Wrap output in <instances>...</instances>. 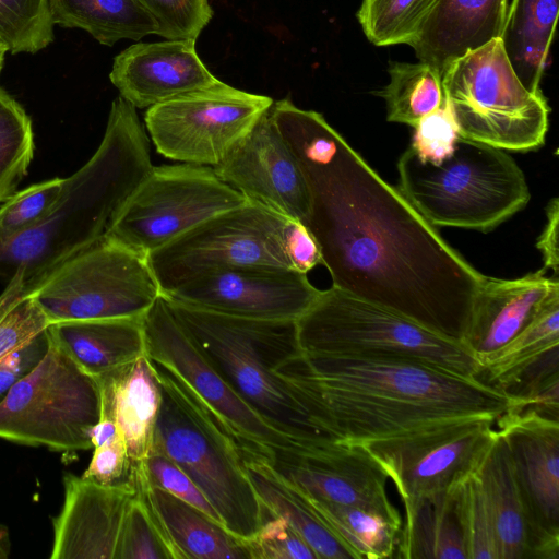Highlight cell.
<instances>
[{
  "label": "cell",
  "mask_w": 559,
  "mask_h": 559,
  "mask_svg": "<svg viewBox=\"0 0 559 559\" xmlns=\"http://www.w3.org/2000/svg\"><path fill=\"white\" fill-rule=\"evenodd\" d=\"M155 19L158 36L197 39L213 16L207 0H136Z\"/></svg>",
  "instance_id": "obj_42"
},
{
  "label": "cell",
  "mask_w": 559,
  "mask_h": 559,
  "mask_svg": "<svg viewBox=\"0 0 559 559\" xmlns=\"http://www.w3.org/2000/svg\"><path fill=\"white\" fill-rule=\"evenodd\" d=\"M8 51L9 50H8L7 46L4 44L0 43V74H1V70L3 68L4 56Z\"/></svg>",
  "instance_id": "obj_50"
},
{
  "label": "cell",
  "mask_w": 559,
  "mask_h": 559,
  "mask_svg": "<svg viewBox=\"0 0 559 559\" xmlns=\"http://www.w3.org/2000/svg\"><path fill=\"white\" fill-rule=\"evenodd\" d=\"M306 496L317 515L352 552L354 559H384L394 556L402 526L362 508Z\"/></svg>",
  "instance_id": "obj_33"
},
{
  "label": "cell",
  "mask_w": 559,
  "mask_h": 559,
  "mask_svg": "<svg viewBox=\"0 0 559 559\" xmlns=\"http://www.w3.org/2000/svg\"><path fill=\"white\" fill-rule=\"evenodd\" d=\"M195 40L139 43L114 59L109 79L120 96L144 109L214 85V76L198 56Z\"/></svg>",
  "instance_id": "obj_21"
},
{
  "label": "cell",
  "mask_w": 559,
  "mask_h": 559,
  "mask_svg": "<svg viewBox=\"0 0 559 559\" xmlns=\"http://www.w3.org/2000/svg\"><path fill=\"white\" fill-rule=\"evenodd\" d=\"M496 423L530 518L534 559H559V420L507 412Z\"/></svg>",
  "instance_id": "obj_17"
},
{
  "label": "cell",
  "mask_w": 559,
  "mask_h": 559,
  "mask_svg": "<svg viewBox=\"0 0 559 559\" xmlns=\"http://www.w3.org/2000/svg\"><path fill=\"white\" fill-rule=\"evenodd\" d=\"M265 461L310 497L362 508L402 526L388 495V475L359 444L325 440L302 449L276 450Z\"/></svg>",
  "instance_id": "obj_16"
},
{
  "label": "cell",
  "mask_w": 559,
  "mask_h": 559,
  "mask_svg": "<svg viewBox=\"0 0 559 559\" xmlns=\"http://www.w3.org/2000/svg\"><path fill=\"white\" fill-rule=\"evenodd\" d=\"M148 361L160 392L152 448L191 478L231 534L249 539L272 515L249 479L240 449L180 377Z\"/></svg>",
  "instance_id": "obj_5"
},
{
  "label": "cell",
  "mask_w": 559,
  "mask_h": 559,
  "mask_svg": "<svg viewBox=\"0 0 559 559\" xmlns=\"http://www.w3.org/2000/svg\"><path fill=\"white\" fill-rule=\"evenodd\" d=\"M320 292L306 273L282 267H246L209 273L162 295L228 316L297 320Z\"/></svg>",
  "instance_id": "obj_18"
},
{
  "label": "cell",
  "mask_w": 559,
  "mask_h": 559,
  "mask_svg": "<svg viewBox=\"0 0 559 559\" xmlns=\"http://www.w3.org/2000/svg\"><path fill=\"white\" fill-rule=\"evenodd\" d=\"M557 289L558 278L547 277L545 267L515 280L484 275L461 343L480 364L524 330Z\"/></svg>",
  "instance_id": "obj_22"
},
{
  "label": "cell",
  "mask_w": 559,
  "mask_h": 559,
  "mask_svg": "<svg viewBox=\"0 0 559 559\" xmlns=\"http://www.w3.org/2000/svg\"><path fill=\"white\" fill-rule=\"evenodd\" d=\"M100 392V417L112 419L124 440L130 477L142 468L152 449L160 406V392L145 355L96 379Z\"/></svg>",
  "instance_id": "obj_24"
},
{
  "label": "cell",
  "mask_w": 559,
  "mask_h": 559,
  "mask_svg": "<svg viewBox=\"0 0 559 559\" xmlns=\"http://www.w3.org/2000/svg\"><path fill=\"white\" fill-rule=\"evenodd\" d=\"M145 467L148 478L154 486L222 523L216 511L203 492L191 478L163 452L152 448L146 457Z\"/></svg>",
  "instance_id": "obj_44"
},
{
  "label": "cell",
  "mask_w": 559,
  "mask_h": 559,
  "mask_svg": "<svg viewBox=\"0 0 559 559\" xmlns=\"http://www.w3.org/2000/svg\"><path fill=\"white\" fill-rule=\"evenodd\" d=\"M397 173L400 191L435 227L488 233L531 198L523 171L504 150L460 135L433 158L409 145Z\"/></svg>",
  "instance_id": "obj_6"
},
{
  "label": "cell",
  "mask_w": 559,
  "mask_h": 559,
  "mask_svg": "<svg viewBox=\"0 0 559 559\" xmlns=\"http://www.w3.org/2000/svg\"><path fill=\"white\" fill-rule=\"evenodd\" d=\"M243 463L269 513L284 519L312 548L318 559H354L298 487L281 476L264 459L243 456Z\"/></svg>",
  "instance_id": "obj_29"
},
{
  "label": "cell",
  "mask_w": 559,
  "mask_h": 559,
  "mask_svg": "<svg viewBox=\"0 0 559 559\" xmlns=\"http://www.w3.org/2000/svg\"><path fill=\"white\" fill-rule=\"evenodd\" d=\"M152 167L150 139L135 107L118 96L98 147L64 178L49 214L38 225L0 239V277L22 270L27 292L58 263L100 239Z\"/></svg>",
  "instance_id": "obj_3"
},
{
  "label": "cell",
  "mask_w": 559,
  "mask_h": 559,
  "mask_svg": "<svg viewBox=\"0 0 559 559\" xmlns=\"http://www.w3.org/2000/svg\"><path fill=\"white\" fill-rule=\"evenodd\" d=\"M559 0H512L500 37L506 56L523 85L533 92L548 61Z\"/></svg>",
  "instance_id": "obj_30"
},
{
  "label": "cell",
  "mask_w": 559,
  "mask_h": 559,
  "mask_svg": "<svg viewBox=\"0 0 559 559\" xmlns=\"http://www.w3.org/2000/svg\"><path fill=\"white\" fill-rule=\"evenodd\" d=\"M118 559H178L156 512L138 490L127 514Z\"/></svg>",
  "instance_id": "obj_40"
},
{
  "label": "cell",
  "mask_w": 559,
  "mask_h": 559,
  "mask_svg": "<svg viewBox=\"0 0 559 559\" xmlns=\"http://www.w3.org/2000/svg\"><path fill=\"white\" fill-rule=\"evenodd\" d=\"M270 112L306 177L305 226L332 286L461 342L484 274L320 112L288 98Z\"/></svg>",
  "instance_id": "obj_1"
},
{
  "label": "cell",
  "mask_w": 559,
  "mask_h": 559,
  "mask_svg": "<svg viewBox=\"0 0 559 559\" xmlns=\"http://www.w3.org/2000/svg\"><path fill=\"white\" fill-rule=\"evenodd\" d=\"M213 169L247 201L306 225L310 212L308 183L270 109Z\"/></svg>",
  "instance_id": "obj_19"
},
{
  "label": "cell",
  "mask_w": 559,
  "mask_h": 559,
  "mask_svg": "<svg viewBox=\"0 0 559 559\" xmlns=\"http://www.w3.org/2000/svg\"><path fill=\"white\" fill-rule=\"evenodd\" d=\"M507 11L508 0H435L409 46L442 76L453 61L501 37Z\"/></svg>",
  "instance_id": "obj_23"
},
{
  "label": "cell",
  "mask_w": 559,
  "mask_h": 559,
  "mask_svg": "<svg viewBox=\"0 0 559 559\" xmlns=\"http://www.w3.org/2000/svg\"><path fill=\"white\" fill-rule=\"evenodd\" d=\"M64 178H51L15 191L0 206V239L38 225L57 203Z\"/></svg>",
  "instance_id": "obj_41"
},
{
  "label": "cell",
  "mask_w": 559,
  "mask_h": 559,
  "mask_svg": "<svg viewBox=\"0 0 559 559\" xmlns=\"http://www.w3.org/2000/svg\"><path fill=\"white\" fill-rule=\"evenodd\" d=\"M145 354L180 377L221 420L242 456L267 460L276 450L302 449L248 406L200 352L160 295L142 318Z\"/></svg>",
  "instance_id": "obj_15"
},
{
  "label": "cell",
  "mask_w": 559,
  "mask_h": 559,
  "mask_svg": "<svg viewBox=\"0 0 559 559\" xmlns=\"http://www.w3.org/2000/svg\"><path fill=\"white\" fill-rule=\"evenodd\" d=\"M457 135L445 105L415 128V135L409 145L421 155L433 158L441 155Z\"/></svg>",
  "instance_id": "obj_47"
},
{
  "label": "cell",
  "mask_w": 559,
  "mask_h": 559,
  "mask_svg": "<svg viewBox=\"0 0 559 559\" xmlns=\"http://www.w3.org/2000/svg\"><path fill=\"white\" fill-rule=\"evenodd\" d=\"M273 99L218 81L146 109L156 151L168 159L216 167L271 108Z\"/></svg>",
  "instance_id": "obj_14"
},
{
  "label": "cell",
  "mask_w": 559,
  "mask_h": 559,
  "mask_svg": "<svg viewBox=\"0 0 559 559\" xmlns=\"http://www.w3.org/2000/svg\"><path fill=\"white\" fill-rule=\"evenodd\" d=\"M164 298L211 366L265 423L302 447L329 440L275 373L300 352L296 320L241 318Z\"/></svg>",
  "instance_id": "obj_4"
},
{
  "label": "cell",
  "mask_w": 559,
  "mask_h": 559,
  "mask_svg": "<svg viewBox=\"0 0 559 559\" xmlns=\"http://www.w3.org/2000/svg\"><path fill=\"white\" fill-rule=\"evenodd\" d=\"M142 318L57 322L47 334L82 370L99 379L145 355Z\"/></svg>",
  "instance_id": "obj_26"
},
{
  "label": "cell",
  "mask_w": 559,
  "mask_h": 559,
  "mask_svg": "<svg viewBox=\"0 0 559 559\" xmlns=\"http://www.w3.org/2000/svg\"><path fill=\"white\" fill-rule=\"evenodd\" d=\"M63 488L62 508L52 519L50 559H118L135 487L105 486L67 473Z\"/></svg>",
  "instance_id": "obj_20"
},
{
  "label": "cell",
  "mask_w": 559,
  "mask_h": 559,
  "mask_svg": "<svg viewBox=\"0 0 559 559\" xmlns=\"http://www.w3.org/2000/svg\"><path fill=\"white\" fill-rule=\"evenodd\" d=\"M146 258L162 294L218 271L282 267L307 274L322 264L305 225L250 201L211 217Z\"/></svg>",
  "instance_id": "obj_7"
},
{
  "label": "cell",
  "mask_w": 559,
  "mask_h": 559,
  "mask_svg": "<svg viewBox=\"0 0 559 559\" xmlns=\"http://www.w3.org/2000/svg\"><path fill=\"white\" fill-rule=\"evenodd\" d=\"M397 557L467 559L452 489L421 501L400 532Z\"/></svg>",
  "instance_id": "obj_32"
},
{
  "label": "cell",
  "mask_w": 559,
  "mask_h": 559,
  "mask_svg": "<svg viewBox=\"0 0 559 559\" xmlns=\"http://www.w3.org/2000/svg\"><path fill=\"white\" fill-rule=\"evenodd\" d=\"M435 0H362L357 14L376 46L406 44L419 32Z\"/></svg>",
  "instance_id": "obj_36"
},
{
  "label": "cell",
  "mask_w": 559,
  "mask_h": 559,
  "mask_svg": "<svg viewBox=\"0 0 559 559\" xmlns=\"http://www.w3.org/2000/svg\"><path fill=\"white\" fill-rule=\"evenodd\" d=\"M26 295L52 324L140 318L162 290L146 257L105 235L49 270Z\"/></svg>",
  "instance_id": "obj_10"
},
{
  "label": "cell",
  "mask_w": 559,
  "mask_h": 559,
  "mask_svg": "<svg viewBox=\"0 0 559 559\" xmlns=\"http://www.w3.org/2000/svg\"><path fill=\"white\" fill-rule=\"evenodd\" d=\"M486 495L499 559H534V537L507 444L497 436L476 472Z\"/></svg>",
  "instance_id": "obj_27"
},
{
  "label": "cell",
  "mask_w": 559,
  "mask_h": 559,
  "mask_svg": "<svg viewBox=\"0 0 559 559\" xmlns=\"http://www.w3.org/2000/svg\"><path fill=\"white\" fill-rule=\"evenodd\" d=\"M246 202L212 167L186 163L153 166L105 235L147 257L211 217Z\"/></svg>",
  "instance_id": "obj_12"
},
{
  "label": "cell",
  "mask_w": 559,
  "mask_h": 559,
  "mask_svg": "<svg viewBox=\"0 0 559 559\" xmlns=\"http://www.w3.org/2000/svg\"><path fill=\"white\" fill-rule=\"evenodd\" d=\"M50 322L26 295L22 270H17L0 294V359L45 331Z\"/></svg>",
  "instance_id": "obj_39"
},
{
  "label": "cell",
  "mask_w": 559,
  "mask_h": 559,
  "mask_svg": "<svg viewBox=\"0 0 559 559\" xmlns=\"http://www.w3.org/2000/svg\"><path fill=\"white\" fill-rule=\"evenodd\" d=\"M49 347L47 329L0 359V400L44 357Z\"/></svg>",
  "instance_id": "obj_46"
},
{
  "label": "cell",
  "mask_w": 559,
  "mask_h": 559,
  "mask_svg": "<svg viewBox=\"0 0 559 559\" xmlns=\"http://www.w3.org/2000/svg\"><path fill=\"white\" fill-rule=\"evenodd\" d=\"M34 150L31 118L0 86V204L16 191L27 175Z\"/></svg>",
  "instance_id": "obj_35"
},
{
  "label": "cell",
  "mask_w": 559,
  "mask_h": 559,
  "mask_svg": "<svg viewBox=\"0 0 559 559\" xmlns=\"http://www.w3.org/2000/svg\"><path fill=\"white\" fill-rule=\"evenodd\" d=\"M97 380L50 341L38 364L0 400V439L53 451L92 449Z\"/></svg>",
  "instance_id": "obj_11"
},
{
  "label": "cell",
  "mask_w": 559,
  "mask_h": 559,
  "mask_svg": "<svg viewBox=\"0 0 559 559\" xmlns=\"http://www.w3.org/2000/svg\"><path fill=\"white\" fill-rule=\"evenodd\" d=\"M275 373L316 429L344 444L465 418L496 420L515 397L420 360L296 353Z\"/></svg>",
  "instance_id": "obj_2"
},
{
  "label": "cell",
  "mask_w": 559,
  "mask_h": 559,
  "mask_svg": "<svg viewBox=\"0 0 559 559\" xmlns=\"http://www.w3.org/2000/svg\"><path fill=\"white\" fill-rule=\"evenodd\" d=\"M49 9L55 25L84 29L106 46L140 40L158 31L155 19L136 0H49Z\"/></svg>",
  "instance_id": "obj_31"
},
{
  "label": "cell",
  "mask_w": 559,
  "mask_h": 559,
  "mask_svg": "<svg viewBox=\"0 0 559 559\" xmlns=\"http://www.w3.org/2000/svg\"><path fill=\"white\" fill-rule=\"evenodd\" d=\"M559 358V289L514 338L481 361L479 379L510 394Z\"/></svg>",
  "instance_id": "obj_28"
},
{
  "label": "cell",
  "mask_w": 559,
  "mask_h": 559,
  "mask_svg": "<svg viewBox=\"0 0 559 559\" xmlns=\"http://www.w3.org/2000/svg\"><path fill=\"white\" fill-rule=\"evenodd\" d=\"M130 463L122 435L112 442L94 448L82 477L105 486L129 483Z\"/></svg>",
  "instance_id": "obj_45"
},
{
  "label": "cell",
  "mask_w": 559,
  "mask_h": 559,
  "mask_svg": "<svg viewBox=\"0 0 559 559\" xmlns=\"http://www.w3.org/2000/svg\"><path fill=\"white\" fill-rule=\"evenodd\" d=\"M53 25L49 0H0V43L13 55L46 48Z\"/></svg>",
  "instance_id": "obj_37"
},
{
  "label": "cell",
  "mask_w": 559,
  "mask_h": 559,
  "mask_svg": "<svg viewBox=\"0 0 559 559\" xmlns=\"http://www.w3.org/2000/svg\"><path fill=\"white\" fill-rule=\"evenodd\" d=\"M121 432L116 423L108 417H99V420L91 429V442L93 448L112 442Z\"/></svg>",
  "instance_id": "obj_49"
},
{
  "label": "cell",
  "mask_w": 559,
  "mask_h": 559,
  "mask_svg": "<svg viewBox=\"0 0 559 559\" xmlns=\"http://www.w3.org/2000/svg\"><path fill=\"white\" fill-rule=\"evenodd\" d=\"M245 542L250 559H318L305 539L280 516L272 515Z\"/></svg>",
  "instance_id": "obj_43"
},
{
  "label": "cell",
  "mask_w": 559,
  "mask_h": 559,
  "mask_svg": "<svg viewBox=\"0 0 559 559\" xmlns=\"http://www.w3.org/2000/svg\"><path fill=\"white\" fill-rule=\"evenodd\" d=\"M390 82L378 92L386 104V119L414 129L445 107L442 76L425 62H391Z\"/></svg>",
  "instance_id": "obj_34"
},
{
  "label": "cell",
  "mask_w": 559,
  "mask_h": 559,
  "mask_svg": "<svg viewBox=\"0 0 559 559\" xmlns=\"http://www.w3.org/2000/svg\"><path fill=\"white\" fill-rule=\"evenodd\" d=\"M445 104L462 138L504 151L545 143L550 108L514 73L500 38L453 61L442 74Z\"/></svg>",
  "instance_id": "obj_9"
},
{
  "label": "cell",
  "mask_w": 559,
  "mask_h": 559,
  "mask_svg": "<svg viewBox=\"0 0 559 559\" xmlns=\"http://www.w3.org/2000/svg\"><path fill=\"white\" fill-rule=\"evenodd\" d=\"M296 326L306 355L414 359L478 379L481 372L479 361L460 341L333 286L320 292Z\"/></svg>",
  "instance_id": "obj_8"
},
{
  "label": "cell",
  "mask_w": 559,
  "mask_h": 559,
  "mask_svg": "<svg viewBox=\"0 0 559 559\" xmlns=\"http://www.w3.org/2000/svg\"><path fill=\"white\" fill-rule=\"evenodd\" d=\"M451 489L467 559H499L491 514L476 473Z\"/></svg>",
  "instance_id": "obj_38"
},
{
  "label": "cell",
  "mask_w": 559,
  "mask_h": 559,
  "mask_svg": "<svg viewBox=\"0 0 559 559\" xmlns=\"http://www.w3.org/2000/svg\"><path fill=\"white\" fill-rule=\"evenodd\" d=\"M156 512L178 559H250L245 539L199 509L154 486L145 465L130 478Z\"/></svg>",
  "instance_id": "obj_25"
},
{
  "label": "cell",
  "mask_w": 559,
  "mask_h": 559,
  "mask_svg": "<svg viewBox=\"0 0 559 559\" xmlns=\"http://www.w3.org/2000/svg\"><path fill=\"white\" fill-rule=\"evenodd\" d=\"M486 418H465L360 443L393 480L405 520L427 498L475 474L496 436Z\"/></svg>",
  "instance_id": "obj_13"
},
{
  "label": "cell",
  "mask_w": 559,
  "mask_h": 559,
  "mask_svg": "<svg viewBox=\"0 0 559 559\" xmlns=\"http://www.w3.org/2000/svg\"><path fill=\"white\" fill-rule=\"evenodd\" d=\"M547 223L537 238L536 248L540 251L545 269H551L554 276L558 278L559 252H558V227H559V200L554 198L546 209Z\"/></svg>",
  "instance_id": "obj_48"
}]
</instances>
